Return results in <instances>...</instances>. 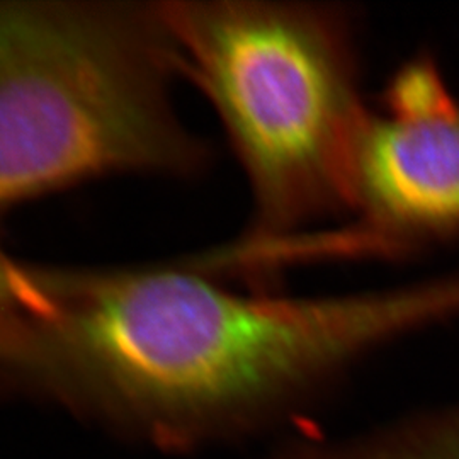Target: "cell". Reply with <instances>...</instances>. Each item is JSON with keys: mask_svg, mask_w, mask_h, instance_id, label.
<instances>
[{"mask_svg": "<svg viewBox=\"0 0 459 459\" xmlns=\"http://www.w3.org/2000/svg\"><path fill=\"white\" fill-rule=\"evenodd\" d=\"M415 284L339 295L235 290L199 265H28L9 347L75 362L148 402L218 405L305 383L424 330ZM7 347V349H9Z\"/></svg>", "mask_w": 459, "mask_h": 459, "instance_id": "cell-1", "label": "cell"}, {"mask_svg": "<svg viewBox=\"0 0 459 459\" xmlns=\"http://www.w3.org/2000/svg\"><path fill=\"white\" fill-rule=\"evenodd\" d=\"M182 75L212 102L244 170L250 250L344 220L371 102L359 14L335 2H164Z\"/></svg>", "mask_w": 459, "mask_h": 459, "instance_id": "cell-2", "label": "cell"}, {"mask_svg": "<svg viewBox=\"0 0 459 459\" xmlns=\"http://www.w3.org/2000/svg\"><path fill=\"white\" fill-rule=\"evenodd\" d=\"M164 2H0V212L115 174L186 178L212 150L172 104Z\"/></svg>", "mask_w": 459, "mask_h": 459, "instance_id": "cell-3", "label": "cell"}, {"mask_svg": "<svg viewBox=\"0 0 459 459\" xmlns=\"http://www.w3.org/2000/svg\"><path fill=\"white\" fill-rule=\"evenodd\" d=\"M459 244V96L437 58L415 53L371 102L344 220L227 255L246 288L278 291L307 265L402 263Z\"/></svg>", "mask_w": 459, "mask_h": 459, "instance_id": "cell-4", "label": "cell"}, {"mask_svg": "<svg viewBox=\"0 0 459 459\" xmlns=\"http://www.w3.org/2000/svg\"><path fill=\"white\" fill-rule=\"evenodd\" d=\"M24 288V264L9 259L0 250V347L16 320Z\"/></svg>", "mask_w": 459, "mask_h": 459, "instance_id": "cell-5", "label": "cell"}]
</instances>
